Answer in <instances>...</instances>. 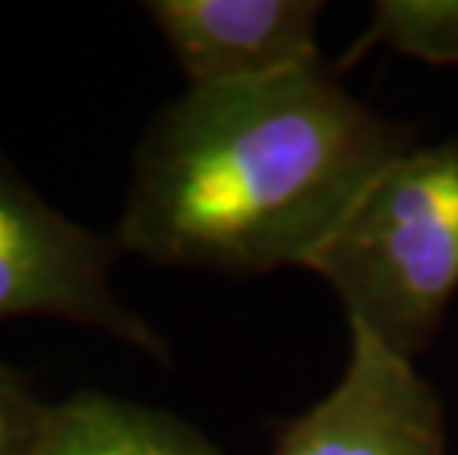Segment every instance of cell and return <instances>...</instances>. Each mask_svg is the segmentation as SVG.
I'll return each instance as SVG.
<instances>
[{
    "label": "cell",
    "mask_w": 458,
    "mask_h": 455,
    "mask_svg": "<svg viewBox=\"0 0 458 455\" xmlns=\"http://www.w3.org/2000/svg\"><path fill=\"white\" fill-rule=\"evenodd\" d=\"M414 133L323 63L242 86H190L136 148L115 246L157 266L263 275L308 266Z\"/></svg>",
    "instance_id": "1"
},
{
    "label": "cell",
    "mask_w": 458,
    "mask_h": 455,
    "mask_svg": "<svg viewBox=\"0 0 458 455\" xmlns=\"http://www.w3.org/2000/svg\"><path fill=\"white\" fill-rule=\"evenodd\" d=\"M305 269L331 284L349 328L420 355L458 293V139L387 163Z\"/></svg>",
    "instance_id": "2"
},
{
    "label": "cell",
    "mask_w": 458,
    "mask_h": 455,
    "mask_svg": "<svg viewBox=\"0 0 458 455\" xmlns=\"http://www.w3.org/2000/svg\"><path fill=\"white\" fill-rule=\"evenodd\" d=\"M115 249L47 205L0 148V323L65 319L165 358L160 334L113 293Z\"/></svg>",
    "instance_id": "3"
},
{
    "label": "cell",
    "mask_w": 458,
    "mask_h": 455,
    "mask_svg": "<svg viewBox=\"0 0 458 455\" xmlns=\"http://www.w3.org/2000/svg\"><path fill=\"white\" fill-rule=\"evenodd\" d=\"M344 379L284 423L269 455H446L444 409L411 361L360 328Z\"/></svg>",
    "instance_id": "4"
},
{
    "label": "cell",
    "mask_w": 458,
    "mask_h": 455,
    "mask_svg": "<svg viewBox=\"0 0 458 455\" xmlns=\"http://www.w3.org/2000/svg\"><path fill=\"white\" fill-rule=\"evenodd\" d=\"M145 15L190 86H242L323 63L314 0H151Z\"/></svg>",
    "instance_id": "5"
},
{
    "label": "cell",
    "mask_w": 458,
    "mask_h": 455,
    "mask_svg": "<svg viewBox=\"0 0 458 455\" xmlns=\"http://www.w3.org/2000/svg\"><path fill=\"white\" fill-rule=\"evenodd\" d=\"M33 455H225L174 414L81 391L47 409Z\"/></svg>",
    "instance_id": "6"
},
{
    "label": "cell",
    "mask_w": 458,
    "mask_h": 455,
    "mask_svg": "<svg viewBox=\"0 0 458 455\" xmlns=\"http://www.w3.org/2000/svg\"><path fill=\"white\" fill-rule=\"evenodd\" d=\"M391 45L426 63H458V0H391L378 4L373 27L355 51Z\"/></svg>",
    "instance_id": "7"
},
{
    "label": "cell",
    "mask_w": 458,
    "mask_h": 455,
    "mask_svg": "<svg viewBox=\"0 0 458 455\" xmlns=\"http://www.w3.org/2000/svg\"><path fill=\"white\" fill-rule=\"evenodd\" d=\"M47 409L24 375L0 361V455H33Z\"/></svg>",
    "instance_id": "8"
}]
</instances>
